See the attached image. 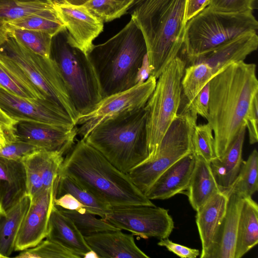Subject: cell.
Instances as JSON below:
<instances>
[{"label": "cell", "instance_id": "cell-1", "mask_svg": "<svg viewBox=\"0 0 258 258\" xmlns=\"http://www.w3.org/2000/svg\"><path fill=\"white\" fill-rule=\"evenodd\" d=\"M209 115L214 133L217 158L221 157L245 121L252 102L258 94L256 65L232 62L210 80Z\"/></svg>", "mask_w": 258, "mask_h": 258}, {"label": "cell", "instance_id": "cell-2", "mask_svg": "<svg viewBox=\"0 0 258 258\" xmlns=\"http://www.w3.org/2000/svg\"><path fill=\"white\" fill-rule=\"evenodd\" d=\"M67 176L112 208L155 205L133 183L127 173L113 165L83 139L64 158L58 176Z\"/></svg>", "mask_w": 258, "mask_h": 258}, {"label": "cell", "instance_id": "cell-3", "mask_svg": "<svg viewBox=\"0 0 258 258\" xmlns=\"http://www.w3.org/2000/svg\"><path fill=\"white\" fill-rule=\"evenodd\" d=\"M146 55L143 33L132 17L115 35L94 44L87 56L97 76L102 99L138 84L139 72Z\"/></svg>", "mask_w": 258, "mask_h": 258}, {"label": "cell", "instance_id": "cell-4", "mask_svg": "<svg viewBox=\"0 0 258 258\" xmlns=\"http://www.w3.org/2000/svg\"><path fill=\"white\" fill-rule=\"evenodd\" d=\"M186 1L145 0L128 13L143 33L150 75L157 79L183 44Z\"/></svg>", "mask_w": 258, "mask_h": 258}, {"label": "cell", "instance_id": "cell-5", "mask_svg": "<svg viewBox=\"0 0 258 258\" xmlns=\"http://www.w3.org/2000/svg\"><path fill=\"white\" fill-rule=\"evenodd\" d=\"M145 106L106 119L83 139L120 171L128 173L148 157Z\"/></svg>", "mask_w": 258, "mask_h": 258}, {"label": "cell", "instance_id": "cell-6", "mask_svg": "<svg viewBox=\"0 0 258 258\" xmlns=\"http://www.w3.org/2000/svg\"><path fill=\"white\" fill-rule=\"evenodd\" d=\"M0 52L9 65L32 86L41 99L66 112L76 125L79 115L52 59L33 52L9 35L0 47Z\"/></svg>", "mask_w": 258, "mask_h": 258}, {"label": "cell", "instance_id": "cell-7", "mask_svg": "<svg viewBox=\"0 0 258 258\" xmlns=\"http://www.w3.org/2000/svg\"><path fill=\"white\" fill-rule=\"evenodd\" d=\"M252 11L228 13L207 6L186 23L179 53L191 57L209 51L244 34L256 33Z\"/></svg>", "mask_w": 258, "mask_h": 258}, {"label": "cell", "instance_id": "cell-8", "mask_svg": "<svg viewBox=\"0 0 258 258\" xmlns=\"http://www.w3.org/2000/svg\"><path fill=\"white\" fill-rule=\"evenodd\" d=\"M49 57L79 116L92 111L102 99L99 82L87 55L70 42L66 28L53 36Z\"/></svg>", "mask_w": 258, "mask_h": 258}, {"label": "cell", "instance_id": "cell-9", "mask_svg": "<svg viewBox=\"0 0 258 258\" xmlns=\"http://www.w3.org/2000/svg\"><path fill=\"white\" fill-rule=\"evenodd\" d=\"M186 64L185 60L178 53L157 78L155 88L145 106L149 154L146 161L156 156L164 135L178 113Z\"/></svg>", "mask_w": 258, "mask_h": 258}, {"label": "cell", "instance_id": "cell-10", "mask_svg": "<svg viewBox=\"0 0 258 258\" xmlns=\"http://www.w3.org/2000/svg\"><path fill=\"white\" fill-rule=\"evenodd\" d=\"M197 117L183 109L164 135L156 156L138 165L127 173L133 183L145 195L166 169L193 153L192 137Z\"/></svg>", "mask_w": 258, "mask_h": 258}, {"label": "cell", "instance_id": "cell-11", "mask_svg": "<svg viewBox=\"0 0 258 258\" xmlns=\"http://www.w3.org/2000/svg\"><path fill=\"white\" fill-rule=\"evenodd\" d=\"M101 219L144 239L169 237L174 228L168 210L155 205L112 208Z\"/></svg>", "mask_w": 258, "mask_h": 258}, {"label": "cell", "instance_id": "cell-12", "mask_svg": "<svg viewBox=\"0 0 258 258\" xmlns=\"http://www.w3.org/2000/svg\"><path fill=\"white\" fill-rule=\"evenodd\" d=\"M156 81L157 79L150 75L143 83L102 98L92 111L78 117L76 125L81 126L78 128V134L84 139L104 120L144 107L155 88Z\"/></svg>", "mask_w": 258, "mask_h": 258}, {"label": "cell", "instance_id": "cell-13", "mask_svg": "<svg viewBox=\"0 0 258 258\" xmlns=\"http://www.w3.org/2000/svg\"><path fill=\"white\" fill-rule=\"evenodd\" d=\"M0 108L16 121H33L67 127L76 126L66 112L48 101L20 97L1 87Z\"/></svg>", "mask_w": 258, "mask_h": 258}, {"label": "cell", "instance_id": "cell-14", "mask_svg": "<svg viewBox=\"0 0 258 258\" xmlns=\"http://www.w3.org/2000/svg\"><path fill=\"white\" fill-rule=\"evenodd\" d=\"M16 140L33 145L41 150L67 154L75 144L76 126L67 127L43 122L19 120L12 130Z\"/></svg>", "mask_w": 258, "mask_h": 258}, {"label": "cell", "instance_id": "cell-15", "mask_svg": "<svg viewBox=\"0 0 258 258\" xmlns=\"http://www.w3.org/2000/svg\"><path fill=\"white\" fill-rule=\"evenodd\" d=\"M54 198L53 183L31 198L17 236L14 250L22 251L34 247L46 238Z\"/></svg>", "mask_w": 258, "mask_h": 258}, {"label": "cell", "instance_id": "cell-16", "mask_svg": "<svg viewBox=\"0 0 258 258\" xmlns=\"http://www.w3.org/2000/svg\"><path fill=\"white\" fill-rule=\"evenodd\" d=\"M58 16L68 32V39L86 54L103 31L104 23L83 5L55 3Z\"/></svg>", "mask_w": 258, "mask_h": 258}, {"label": "cell", "instance_id": "cell-17", "mask_svg": "<svg viewBox=\"0 0 258 258\" xmlns=\"http://www.w3.org/2000/svg\"><path fill=\"white\" fill-rule=\"evenodd\" d=\"M257 34L251 33L197 56L185 57L181 55L188 64L200 62L207 63L212 68L215 75L230 63L244 61L248 55L257 49Z\"/></svg>", "mask_w": 258, "mask_h": 258}, {"label": "cell", "instance_id": "cell-18", "mask_svg": "<svg viewBox=\"0 0 258 258\" xmlns=\"http://www.w3.org/2000/svg\"><path fill=\"white\" fill-rule=\"evenodd\" d=\"M196 163L192 153L183 157L166 169L157 179L145 196L151 201L166 200L187 188Z\"/></svg>", "mask_w": 258, "mask_h": 258}, {"label": "cell", "instance_id": "cell-19", "mask_svg": "<svg viewBox=\"0 0 258 258\" xmlns=\"http://www.w3.org/2000/svg\"><path fill=\"white\" fill-rule=\"evenodd\" d=\"M242 202L243 198L235 193L229 192L225 215L206 258H234L236 234Z\"/></svg>", "mask_w": 258, "mask_h": 258}, {"label": "cell", "instance_id": "cell-20", "mask_svg": "<svg viewBox=\"0 0 258 258\" xmlns=\"http://www.w3.org/2000/svg\"><path fill=\"white\" fill-rule=\"evenodd\" d=\"M99 258H149L136 244L134 235L121 230L84 237Z\"/></svg>", "mask_w": 258, "mask_h": 258}, {"label": "cell", "instance_id": "cell-21", "mask_svg": "<svg viewBox=\"0 0 258 258\" xmlns=\"http://www.w3.org/2000/svg\"><path fill=\"white\" fill-rule=\"evenodd\" d=\"M229 196L228 190H221L196 211V223L202 244L201 258H206L212 246L225 215Z\"/></svg>", "mask_w": 258, "mask_h": 258}, {"label": "cell", "instance_id": "cell-22", "mask_svg": "<svg viewBox=\"0 0 258 258\" xmlns=\"http://www.w3.org/2000/svg\"><path fill=\"white\" fill-rule=\"evenodd\" d=\"M27 176L22 161L0 157V212L5 213L27 195Z\"/></svg>", "mask_w": 258, "mask_h": 258}, {"label": "cell", "instance_id": "cell-23", "mask_svg": "<svg viewBox=\"0 0 258 258\" xmlns=\"http://www.w3.org/2000/svg\"><path fill=\"white\" fill-rule=\"evenodd\" d=\"M46 238L69 249L80 258L91 250L73 221L54 204L49 217Z\"/></svg>", "mask_w": 258, "mask_h": 258}, {"label": "cell", "instance_id": "cell-24", "mask_svg": "<svg viewBox=\"0 0 258 258\" xmlns=\"http://www.w3.org/2000/svg\"><path fill=\"white\" fill-rule=\"evenodd\" d=\"M246 129V125H243L224 154L210 163L221 190H228L238 175L243 161L242 153Z\"/></svg>", "mask_w": 258, "mask_h": 258}, {"label": "cell", "instance_id": "cell-25", "mask_svg": "<svg viewBox=\"0 0 258 258\" xmlns=\"http://www.w3.org/2000/svg\"><path fill=\"white\" fill-rule=\"evenodd\" d=\"M221 191L213 174L210 163L196 156V163L190 180L183 192L197 211L211 198Z\"/></svg>", "mask_w": 258, "mask_h": 258}, {"label": "cell", "instance_id": "cell-26", "mask_svg": "<svg viewBox=\"0 0 258 258\" xmlns=\"http://www.w3.org/2000/svg\"><path fill=\"white\" fill-rule=\"evenodd\" d=\"M258 243V205L251 198L243 199L236 238L234 258H240Z\"/></svg>", "mask_w": 258, "mask_h": 258}, {"label": "cell", "instance_id": "cell-27", "mask_svg": "<svg viewBox=\"0 0 258 258\" xmlns=\"http://www.w3.org/2000/svg\"><path fill=\"white\" fill-rule=\"evenodd\" d=\"M31 198L26 195L5 213L0 212V254L10 256L15 249L17 236L29 209Z\"/></svg>", "mask_w": 258, "mask_h": 258}, {"label": "cell", "instance_id": "cell-28", "mask_svg": "<svg viewBox=\"0 0 258 258\" xmlns=\"http://www.w3.org/2000/svg\"><path fill=\"white\" fill-rule=\"evenodd\" d=\"M55 198L70 194L85 207L87 212L103 218L112 207L67 176H58L54 183Z\"/></svg>", "mask_w": 258, "mask_h": 258}, {"label": "cell", "instance_id": "cell-29", "mask_svg": "<svg viewBox=\"0 0 258 258\" xmlns=\"http://www.w3.org/2000/svg\"><path fill=\"white\" fill-rule=\"evenodd\" d=\"M54 10L52 0H0V22L5 23Z\"/></svg>", "mask_w": 258, "mask_h": 258}, {"label": "cell", "instance_id": "cell-30", "mask_svg": "<svg viewBox=\"0 0 258 258\" xmlns=\"http://www.w3.org/2000/svg\"><path fill=\"white\" fill-rule=\"evenodd\" d=\"M5 24L8 29L38 31L47 33L52 37L66 28L59 19L56 9L22 17Z\"/></svg>", "mask_w": 258, "mask_h": 258}, {"label": "cell", "instance_id": "cell-31", "mask_svg": "<svg viewBox=\"0 0 258 258\" xmlns=\"http://www.w3.org/2000/svg\"><path fill=\"white\" fill-rule=\"evenodd\" d=\"M258 189V153L254 149L242 161L237 176L227 190L242 198L251 197Z\"/></svg>", "mask_w": 258, "mask_h": 258}, {"label": "cell", "instance_id": "cell-32", "mask_svg": "<svg viewBox=\"0 0 258 258\" xmlns=\"http://www.w3.org/2000/svg\"><path fill=\"white\" fill-rule=\"evenodd\" d=\"M214 76L212 68L200 62L185 67L181 81L182 93L186 103H190Z\"/></svg>", "mask_w": 258, "mask_h": 258}, {"label": "cell", "instance_id": "cell-33", "mask_svg": "<svg viewBox=\"0 0 258 258\" xmlns=\"http://www.w3.org/2000/svg\"><path fill=\"white\" fill-rule=\"evenodd\" d=\"M9 35L33 52L49 58L52 36L38 31L8 29Z\"/></svg>", "mask_w": 258, "mask_h": 258}, {"label": "cell", "instance_id": "cell-34", "mask_svg": "<svg viewBox=\"0 0 258 258\" xmlns=\"http://www.w3.org/2000/svg\"><path fill=\"white\" fill-rule=\"evenodd\" d=\"M58 208L73 221L84 237L120 230L101 218H97L95 215L88 212L81 213L75 211Z\"/></svg>", "mask_w": 258, "mask_h": 258}, {"label": "cell", "instance_id": "cell-35", "mask_svg": "<svg viewBox=\"0 0 258 258\" xmlns=\"http://www.w3.org/2000/svg\"><path fill=\"white\" fill-rule=\"evenodd\" d=\"M0 87L20 97L30 99H41L27 82L1 58Z\"/></svg>", "mask_w": 258, "mask_h": 258}, {"label": "cell", "instance_id": "cell-36", "mask_svg": "<svg viewBox=\"0 0 258 258\" xmlns=\"http://www.w3.org/2000/svg\"><path fill=\"white\" fill-rule=\"evenodd\" d=\"M134 0H89L83 5L93 15L105 22L120 18Z\"/></svg>", "mask_w": 258, "mask_h": 258}, {"label": "cell", "instance_id": "cell-37", "mask_svg": "<svg viewBox=\"0 0 258 258\" xmlns=\"http://www.w3.org/2000/svg\"><path fill=\"white\" fill-rule=\"evenodd\" d=\"M213 130L210 125L197 124L192 137L193 153L209 163L217 158Z\"/></svg>", "mask_w": 258, "mask_h": 258}, {"label": "cell", "instance_id": "cell-38", "mask_svg": "<svg viewBox=\"0 0 258 258\" xmlns=\"http://www.w3.org/2000/svg\"><path fill=\"white\" fill-rule=\"evenodd\" d=\"M18 258H80L59 244L46 239L36 246L21 251Z\"/></svg>", "mask_w": 258, "mask_h": 258}, {"label": "cell", "instance_id": "cell-39", "mask_svg": "<svg viewBox=\"0 0 258 258\" xmlns=\"http://www.w3.org/2000/svg\"><path fill=\"white\" fill-rule=\"evenodd\" d=\"M39 150H41L33 145L15 140L0 148V157L22 161L28 155Z\"/></svg>", "mask_w": 258, "mask_h": 258}, {"label": "cell", "instance_id": "cell-40", "mask_svg": "<svg viewBox=\"0 0 258 258\" xmlns=\"http://www.w3.org/2000/svg\"><path fill=\"white\" fill-rule=\"evenodd\" d=\"M209 82L190 103L185 104L183 109L189 111L194 116L199 115L207 119L209 115Z\"/></svg>", "mask_w": 258, "mask_h": 258}, {"label": "cell", "instance_id": "cell-41", "mask_svg": "<svg viewBox=\"0 0 258 258\" xmlns=\"http://www.w3.org/2000/svg\"><path fill=\"white\" fill-rule=\"evenodd\" d=\"M255 0H209L208 6L216 10L228 13L252 11Z\"/></svg>", "mask_w": 258, "mask_h": 258}, {"label": "cell", "instance_id": "cell-42", "mask_svg": "<svg viewBox=\"0 0 258 258\" xmlns=\"http://www.w3.org/2000/svg\"><path fill=\"white\" fill-rule=\"evenodd\" d=\"M245 124L248 133L249 144L252 145L256 143L258 141V94L255 95L252 102Z\"/></svg>", "mask_w": 258, "mask_h": 258}, {"label": "cell", "instance_id": "cell-43", "mask_svg": "<svg viewBox=\"0 0 258 258\" xmlns=\"http://www.w3.org/2000/svg\"><path fill=\"white\" fill-rule=\"evenodd\" d=\"M157 244L166 247L168 250L181 258H196L200 254L199 249L174 243L168 237L159 239Z\"/></svg>", "mask_w": 258, "mask_h": 258}, {"label": "cell", "instance_id": "cell-44", "mask_svg": "<svg viewBox=\"0 0 258 258\" xmlns=\"http://www.w3.org/2000/svg\"><path fill=\"white\" fill-rule=\"evenodd\" d=\"M17 121L13 119L0 108V147L15 141L12 133L13 127Z\"/></svg>", "mask_w": 258, "mask_h": 258}, {"label": "cell", "instance_id": "cell-45", "mask_svg": "<svg viewBox=\"0 0 258 258\" xmlns=\"http://www.w3.org/2000/svg\"><path fill=\"white\" fill-rule=\"evenodd\" d=\"M53 204L56 207L83 213L87 212L84 206L70 194L54 198Z\"/></svg>", "mask_w": 258, "mask_h": 258}, {"label": "cell", "instance_id": "cell-46", "mask_svg": "<svg viewBox=\"0 0 258 258\" xmlns=\"http://www.w3.org/2000/svg\"><path fill=\"white\" fill-rule=\"evenodd\" d=\"M209 0H186L185 6V20L196 15L208 6Z\"/></svg>", "mask_w": 258, "mask_h": 258}, {"label": "cell", "instance_id": "cell-47", "mask_svg": "<svg viewBox=\"0 0 258 258\" xmlns=\"http://www.w3.org/2000/svg\"><path fill=\"white\" fill-rule=\"evenodd\" d=\"M151 74V69L149 64L147 54L145 56L138 76V83H143L146 81Z\"/></svg>", "mask_w": 258, "mask_h": 258}, {"label": "cell", "instance_id": "cell-48", "mask_svg": "<svg viewBox=\"0 0 258 258\" xmlns=\"http://www.w3.org/2000/svg\"><path fill=\"white\" fill-rule=\"evenodd\" d=\"M9 37V30L6 25L0 22V47L7 41Z\"/></svg>", "mask_w": 258, "mask_h": 258}, {"label": "cell", "instance_id": "cell-49", "mask_svg": "<svg viewBox=\"0 0 258 258\" xmlns=\"http://www.w3.org/2000/svg\"><path fill=\"white\" fill-rule=\"evenodd\" d=\"M83 258H99V257L94 250L91 249L85 253Z\"/></svg>", "mask_w": 258, "mask_h": 258}, {"label": "cell", "instance_id": "cell-50", "mask_svg": "<svg viewBox=\"0 0 258 258\" xmlns=\"http://www.w3.org/2000/svg\"><path fill=\"white\" fill-rule=\"evenodd\" d=\"M145 0H134L133 3L129 7L126 13H129V12L135 7L142 3Z\"/></svg>", "mask_w": 258, "mask_h": 258}, {"label": "cell", "instance_id": "cell-51", "mask_svg": "<svg viewBox=\"0 0 258 258\" xmlns=\"http://www.w3.org/2000/svg\"><path fill=\"white\" fill-rule=\"evenodd\" d=\"M55 3L64 4L66 3V0H52Z\"/></svg>", "mask_w": 258, "mask_h": 258}, {"label": "cell", "instance_id": "cell-52", "mask_svg": "<svg viewBox=\"0 0 258 258\" xmlns=\"http://www.w3.org/2000/svg\"><path fill=\"white\" fill-rule=\"evenodd\" d=\"M0 258H4V257L0 254Z\"/></svg>", "mask_w": 258, "mask_h": 258}, {"label": "cell", "instance_id": "cell-53", "mask_svg": "<svg viewBox=\"0 0 258 258\" xmlns=\"http://www.w3.org/2000/svg\"><path fill=\"white\" fill-rule=\"evenodd\" d=\"M0 148H1V147H0Z\"/></svg>", "mask_w": 258, "mask_h": 258}]
</instances>
